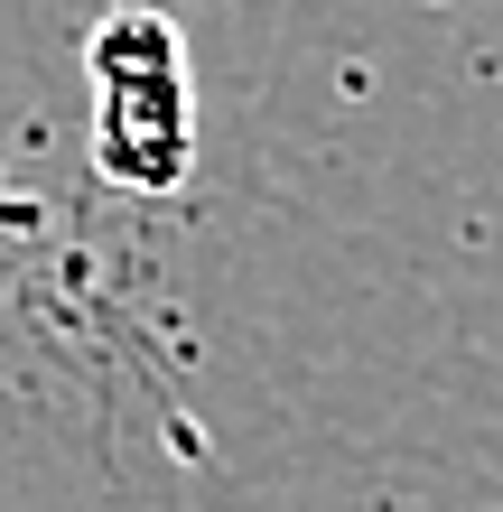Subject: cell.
Listing matches in <instances>:
<instances>
[{"label":"cell","mask_w":503,"mask_h":512,"mask_svg":"<svg viewBox=\"0 0 503 512\" xmlns=\"http://www.w3.org/2000/svg\"><path fill=\"white\" fill-rule=\"evenodd\" d=\"M84 75H94V168L131 196L187 187L196 159V94H187V47H177L168 10L122 0L84 38Z\"/></svg>","instance_id":"6da1fadb"}]
</instances>
